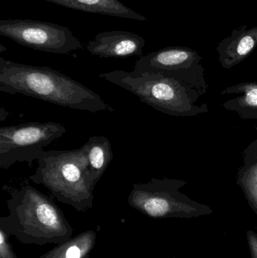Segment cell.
<instances>
[{
	"mask_svg": "<svg viewBox=\"0 0 257 258\" xmlns=\"http://www.w3.org/2000/svg\"><path fill=\"white\" fill-rule=\"evenodd\" d=\"M100 78L138 97L155 110L178 117L208 112L207 104H196L206 92L203 66L172 72H131L116 70L99 74Z\"/></svg>",
	"mask_w": 257,
	"mask_h": 258,
	"instance_id": "cell-1",
	"label": "cell"
},
{
	"mask_svg": "<svg viewBox=\"0 0 257 258\" xmlns=\"http://www.w3.org/2000/svg\"><path fill=\"white\" fill-rule=\"evenodd\" d=\"M0 92L21 94L55 105L97 112L114 111L96 92L48 67L16 63L0 57Z\"/></svg>",
	"mask_w": 257,
	"mask_h": 258,
	"instance_id": "cell-2",
	"label": "cell"
},
{
	"mask_svg": "<svg viewBox=\"0 0 257 258\" xmlns=\"http://www.w3.org/2000/svg\"><path fill=\"white\" fill-rule=\"evenodd\" d=\"M9 216L0 218V229L25 245L60 244L70 239L73 228L50 197L30 185L11 192Z\"/></svg>",
	"mask_w": 257,
	"mask_h": 258,
	"instance_id": "cell-3",
	"label": "cell"
},
{
	"mask_svg": "<svg viewBox=\"0 0 257 258\" xmlns=\"http://www.w3.org/2000/svg\"><path fill=\"white\" fill-rule=\"evenodd\" d=\"M36 161L39 165L35 174L29 177L30 180L45 186L57 201L77 212L92 209L95 186L81 148L44 150Z\"/></svg>",
	"mask_w": 257,
	"mask_h": 258,
	"instance_id": "cell-4",
	"label": "cell"
},
{
	"mask_svg": "<svg viewBox=\"0 0 257 258\" xmlns=\"http://www.w3.org/2000/svg\"><path fill=\"white\" fill-rule=\"evenodd\" d=\"M186 182L177 179L152 178L133 185L128 197L131 208L151 218H193L207 215L211 209L181 194Z\"/></svg>",
	"mask_w": 257,
	"mask_h": 258,
	"instance_id": "cell-5",
	"label": "cell"
},
{
	"mask_svg": "<svg viewBox=\"0 0 257 258\" xmlns=\"http://www.w3.org/2000/svg\"><path fill=\"white\" fill-rule=\"evenodd\" d=\"M66 129L57 122H27L0 128V168L16 162L32 165L44 148L61 138Z\"/></svg>",
	"mask_w": 257,
	"mask_h": 258,
	"instance_id": "cell-6",
	"label": "cell"
},
{
	"mask_svg": "<svg viewBox=\"0 0 257 258\" xmlns=\"http://www.w3.org/2000/svg\"><path fill=\"white\" fill-rule=\"evenodd\" d=\"M0 35L32 49L66 54L83 48L68 27L31 19L1 20Z\"/></svg>",
	"mask_w": 257,
	"mask_h": 258,
	"instance_id": "cell-7",
	"label": "cell"
},
{
	"mask_svg": "<svg viewBox=\"0 0 257 258\" xmlns=\"http://www.w3.org/2000/svg\"><path fill=\"white\" fill-rule=\"evenodd\" d=\"M202 57L192 48L166 47L142 56L136 61L134 71L139 72H172L202 67Z\"/></svg>",
	"mask_w": 257,
	"mask_h": 258,
	"instance_id": "cell-8",
	"label": "cell"
},
{
	"mask_svg": "<svg viewBox=\"0 0 257 258\" xmlns=\"http://www.w3.org/2000/svg\"><path fill=\"white\" fill-rule=\"evenodd\" d=\"M145 39L140 35L125 30L102 32L86 45L92 55L106 58H126L141 56Z\"/></svg>",
	"mask_w": 257,
	"mask_h": 258,
	"instance_id": "cell-9",
	"label": "cell"
},
{
	"mask_svg": "<svg viewBox=\"0 0 257 258\" xmlns=\"http://www.w3.org/2000/svg\"><path fill=\"white\" fill-rule=\"evenodd\" d=\"M257 46V26L247 29L241 26L219 42L217 51L223 68L231 69L247 58Z\"/></svg>",
	"mask_w": 257,
	"mask_h": 258,
	"instance_id": "cell-10",
	"label": "cell"
},
{
	"mask_svg": "<svg viewBox=\"0 0 257 258\" xmlns=\"http://www.w3.org/2000/svg\"><path fill=\"white\" fill-rule=\"evenodd\" d=\"M68 9L89 13L101 14L136 21H146L143 15L134 12L119 0H42Z\"/></svg>",
	"mask_w": 257,
	"mask_h": 258,
	"instance_id": "cell-11",
	"label": "cell"
},
{
	"mask_svg": "<svg viewBox=\"0 0 257 258\" xmlns=\"http://www.w3.org/2000/svg\"><path fill=\"white\" fill-rule=\"evenodd\" d=\"M80 148L87 159L93 184L96 186L113 160L110 140L103 135H95L91 137Z\"/></svg>",
	"mask_w": 257,
	"mask_h": 258,
	"instance_id": "cell-12",
	"label": "cell"
},
{
	"mask_svg": "<svg viewBox=\"0 0 257 258\" xmlns=\"http://www.w3.org/2000/svg\"><path fill=\"white\" fill-rule=\"evenodd\" d=\"M237 95L223 104L226 110L235 112L243 119H257V83H245L230 86L221 92Z\"/></svg>",
	"mask_w": 257,
	"mask_h": 258,
	"instance_id": "cell-13",
	"label": "cell"
},
{
	"mask_svg": "<svg viewBox=\"0 0 257 258\" xmlns=\"http://www.w3.org/2000/svg\"><path fill=\"white\" fill-rule=\"evenodd\" d=\"M97 238L96 232L86 230L57 244L39 258H89L96 245Z\"/></svg>",
	"mask_w": 257,
	"mask_h": 258,
	"instance_id": "cell-14",
	"label": "cell"
},
{
	"mask_svg": "<svg viewBox=\"0 0 257 258\" xmlns=\"http://www.w3.org/2000/svg\"><path fill=\"white\" fill-rule=\"evenodd\" d=\"M248 150L244 159V165L238 172V184L257 215V152L250 146Z\"/></svg>",
	"mask_w": 257,
	"mask_h": 258,
	"instance_id": "cell-15",
	"label": "cell"
},
{
	"mask_svg": "<svg viewBox=\"0 0 257 258\" xmlns=\"http://www.w3.org/2000/svg\"><path fill=\"white\" fill-rule=\"evenodd\" d=\"M10 236L0 229V258H18L13 247L9 243Z\"/></svg>",
	"mask_w": 257,
	"mask_h": 258,
	"instance_id": "cell-16",
	"label": "cell"
},
{
	"mask_svg": "<svg viewBox=\"0 0 257 258\" xmlns=\"http://www.w3.org/2000/svg\"><path fill=\"white\" fill-rule=\"evenodd\" d=\"M247 240L252 258H257V234L252 231L247 232Z\"/></svg>",
	"mask_w": 257,
	"mask_h": 258,
	"instance_id": "cell-17",
	"label": "cell"
},
{
	"mask_svg": "<svg viewBox=\"0 0 257 258\" xmlns=\"http://www.w3.org/2000/svg\"><path fill=\"white\" fill-rule=\"evenodd\" d=\"M6 116H7V112L1 107V111H0V121H3L6 119Z\"/></svg>",
	"mask_w": 257,
	"mask_h": 258,
	"instance_id": "cell-18",
	"label": "cell"
}]
</instances>
